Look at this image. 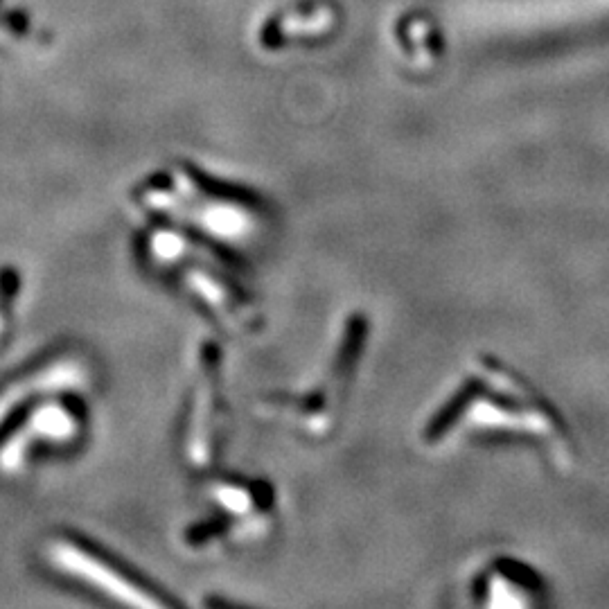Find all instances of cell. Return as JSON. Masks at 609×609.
Listing matches in <instances>:
<instances>
[{"mask_svg":"<svg viewBox=\"0 0 609 609\" xmlns=\"http://www.w3.org/2000/svg\"><path fill=\"white\" fill-rule=\"evenodd\" d=\"M474 438L567 443L553 409L497 359L481 357L427 418L420 443L447 452Z\"/></svg>","mask_w":609,"mask_h":609,"instance_id":"1","label":"cell"},{"mask_svg":"<svg viewBox=\"0 0 609 609\" xmlns=\"http://www.w3.org/2000/svg\"><path fill=\"white\" fill-rule=\"evenodd\" d=\"M149 215L170 219L224 251H246L267 235L271 215L255 194L213 181L192 167H176L138 190Z\"/></svg>","mask_w":609,"mask_h":609,"instance_id":"2","label":"cell"},{"mask_svg":"<svg viewBox=\"0 0 609 609\" xmlns=\"http://www.w3.org/2000/svg\"><path fill=\"white\" fill-rule=\"evenodd\" d=\"M222 251L174 224L149 228L143 242L152 269L210 321L226 332H251L260 325V305Z\"/></svg>","mask_w":609,"mask_h":609,"instance_id":"3","label":"cell"},{"mask_svg":"<svg viewBox=\"0 0 609 609\" xmlns=\"http://www.w3.org/2000/svg\"><path fill=\"white\" fill-rule=\"evenodd\" d=\"M201 510L181 542L194 555H224L262 544L278 522L276 490L251 476L217 474L201 490Z\"/></svg>","mask_w":609,"mask_h":609,"instance_id":"4","label":"cell"},{"mask_svg":"<svg viewBox=\"0 0 609 609\" xmlns=\"http://www.w3.org/2000/svg\"><path fill=\"white\" fill-rule=\"evenodd\" d=\"M370 321L352 314L343 321L337 346L310 384L298 391L271 393L260 397L258 413L269 422H280L305 438H323L339 425V418L350 400L361 361H364Z\"/></svg>","mask_w":609,"mask_h":609,"instance_id":"5","label":"cell"},{"mask_svg":"<svg viewBox=\"0 0 609 609\" xmlns=\"http://www.w3.org/2000/svg\"><path fill=\"white\" fill-rule=\"evenodd\" d=\"M231 431V411L224 393V357L208 341L199 352L188 418L183 427V452L192 467H213L222 456Z\"/></svg>","mask_w":609,"mask_h":609,"instance_id":"6","label":"cell"},{"mask_svg":"<svg viewBox=\"0 0 609 609\" xmlns=\"http://www.w3.org/2000/svg\"><path fill=\"white\" fill-rule=\"evenodd\" d=\"M50 560L55 567L66 571L70 578L84 582L97 594H104L122 605L138 607H165L170 600L161 598L147 587L143 580L131 576L129 571L111 562L107 555L97 553L91 546L75 540H57L50 544Z\"/></svg>","mask_w":609,"mask_h":609,"instance_id":"7","label":"cell"},{"mask_svg":"<svg viewBox=\"0 0 609 609\" xmlns=\"http://www.w3.org/2000/svg\"><path fill=\"white\" fill-rule=\"evenodd\" d=\"M544 596L540 576L526 564L510 558H494L474 573L470 598L479 607H524Z\"/></svg>","mask_w":609,"mask_h":609,"instance_id":"8","label":"cell"}]
</instances>
